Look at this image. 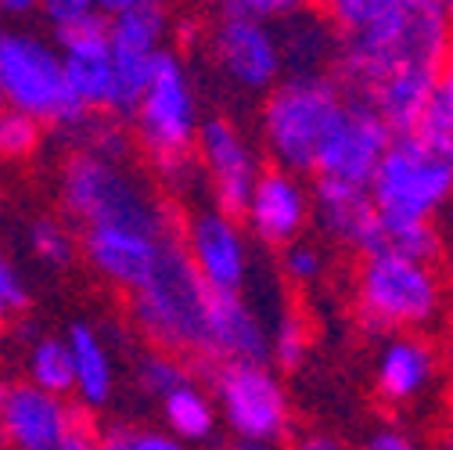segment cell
Masks as SVG:
<instances>
[{"instance_id":"1","label":"cell","mask_w":453,"mask_h":450,"mask_svg":"<svg viewBox=\"0 0 453 450\" xmlns=\"http://www.w3.org/2000/svg\"><path fill=\"white\" fill-rule=\"evenodd\" d=\"M327 15L342 33V87L357 101L407 69H442L453 43V8L435 0H338Z\"/></svg>"},{"instance_id":"2","label":"cell","mask_w":453,"mask_h":450,"mask_svg":"<svg viewBox=\"0 0 453 450\" xmlns=\"http://www.w3.org/2000/svg\"><path fill=\"white\" fill-rule=\"evenodd\" d=\"M212 292L202 274L195 270L184 238L165 249L158 274L151 285L141 289L130 303L137 328L162 350V353H198L205 357L209 346V306Z\"/></svg>"},{"instance_id":"3","label":"cell","mask_w":453,"mask_h":450,"mask_svg":"<svg viewBox=\"0 0 453 450\" xmlns=\"http://www.w3.org/2000/svg\"><path fill=\"white\" fill-rule=\"evenodd\" d=\"M346 94L320 73H296L280 80L263 108V137L280 170L317 174V155L346 112Z\"/></svg>"},{"instance_id":"4","label":"cell","mask_w":453,"mask_h":450,"mask_svg":"<svg viewBox=\"0 0 453 450\" xmlns=\"http://www.w3.org/2000/svg\"><path fill=\"white\" fill-rule=\"evenodd\" d=\"M62 202L87 228H144L173 231L165 206L151 188L116 159L76 151L62 174Z\"/></svg>"},{"instance_id":"5","label":"cell","mask_w":453,"mask_h":450,"mask_svg":"<svg viewBox=\"0 0 453 450\" xmlns=\"http://www.w3.org/2000/svg\"><path fill=\"white\" fill-rule=\"evenodd\" d=\"M0 80H4L8 108H19L40 123L83 127L90 120V112H83L69 90L62 47L43 40L40 33H0Z\"/></svg>"},{"instance_id":"6","label":"cell","mask_w":453,"mask_h":450,"mask_svg":"<svg viewBox=\"0 0 453 450\" xmlns=\"http://www.w3.org/2000/svg\"><path fill=\"white\" fill-rule=\"evenodd\" d=\"M134 123H137L141 144L148 148L158 170L169 177H180L191 162V151L198 148L202 123H198V101H195L188 69L173 50L158 54L155 80L141 108L134 112Z\"/></svg>"},{"instance_id":"7","label":"cell","mask_w":453,"mask_h":450,"mask_svg":"<svg viewBox=\"0 0 453 450\" xmlns=\"http://www.w3.org/2000/svg\"><path fill=\"white\" fill-rule=\"evenodd\" d=\"M449 191L453 159L418 137H395L371 181V198L385 223H428Z\"/></svg>"},{"instance_id":"8","label":"cell","mask_w":453,"mask_h":450,"mask_svg":"<svg viewBox=\"0 0 453 450\" xmlns=\"http://www.w3.org/2000/svg\"><path fill=\"white\" fill-rule=\"evenodd\" d=\"M439 310V285L425 263L367 256L360 267V321L367 331L425 324Z\"/></svg>"},{"instance_id":"9","label":"cell","mask_w":453,"mask_h":450,"mask_svg":"<svg viewBox=\"0 0 453 450\" xmlns=\"http://www.w3.org/2000/svg\"><path fill=\"white\" fill-rule=\"evenodd\" d=\"M216 404L234 436L252 446H270L288 432V397L280 378L259 361H231L212 375Z\"/></svg>"},{"instance_id":"10","label":"cell","mask_w":453,"mask_h":450,"mask_svg":"<svg viewBox=\"0 0 453 450\" xmlns=\"http://www.w3.org/2000/svg\"><path fill=\"white\" fill-rule=\"evenodd\" d=\"M392 141L395 137L378 112L367 101L349 97L342 120H338V127L331 130V137L324 141V148L317 155V177L371 188Z\"/></svg>"},{"instance_id":"11","label":"cell","mask_w":453,"mask_h":450,"mask_svg":"<svg viewBox=\"0 0 453 450\" xmlns=\"http://www.w3.org/2000/svg\"><path fill=\"white\" fill-rule=\"evenodd\" d=\"M177 242V231H144V228H87L83 231V256L90 267L137 296L151 285V277L162 267L165 249Z\"/></svg>"},{"instance_id":"12","label":"cell","mask_w":453,"mask_h":450,"mask_svg":"<svg viewBox=\"0 0 453 450\" xmlns=\"http://www.w3.org/2000/svg\"><path fill=\"white\" fill-rule=\"evenodd\" d=\"M198 159H202V170L209 174L212 184V198L216 209L226 216H245L249 198L259 184V162L252 155V148L245 144V137L238 134V127L223 116H212L202 123L198 130Z\"/></svg>"},{"instance_id":"13","label":"cell","mask_w":453,"mask_h":450,"mask_svg":"<svg viewBox=\"0 0 453 450\" xmlns=\"http://www.w3.org/2000/svg\"><path fill=\"white\" fill-rule=\"evenodd\" d=\"M184 249L209 289L242 296L249 277V245L234 216L219 209L191 213L184 223Z\"/></svg>"},{"instance_id":"14","label":"cell","mask_w":453,"mask_h":450,"mask_svg":"<svg viewBox=\"0 0 453 450\" xmlns=\"http://www.w3.org/2000/svg\"><path fill=\"white\" fill-rule=\"evenodd\" d=\"M212 50L216 62L245 90H273L285 54H280V40L270 29V22L245 19V15H219V26L212 33Z\"/></svg>"},{"instance_id":"15","label":"cell","mask_w":453,"mask_h":450,"mask_svg":"<svg viewBox=\"0 0 453 450\" xmlns=\"http://www.w3.org/2000/svg\"><path fill=\"white\" fill-rule=\"evenodd\" d=\"M76 425L80 422L62 397H50L29 382L12 385L8 407L0 411V436L12 450H58Z\"/></svg>"},{"instance_id":"16","label":"cell","mask_w":453,"mask_h":450,"mask_svg":"<svg viewBox=\"0 0 453 450\" xmlns=\"http://www.w3.org/2000/svg\"><path fill=\"white\" fill-rule=\"evenodd\" d=\"M313 202H317V216L324 223V231L331 238L360 249L364 256H378L381 252L385 220H381V213H378V206L371 198V188L317 177Z\"/></svg>"},{"instance_id":"17","label":"cell","mask_w":453,"mask_h":450,"mask_svg":"<svg viewBox=\"0 0 453 450\" xmlns=\"http://www.w3.org/2000/svg\"><path fill=\"white\" fill-rule=\"evenodd\" d=\"M306 216H310V191L303 188V181L288 170H263L245 209L252 235L270 245L288 249L303 235Z\"/></svg>"},{"instance_id":"18","label":"cell","mask_w":453,"mask_h":450,"mask_svg":"<svg viewBox=\"0 0 453 450\" xmlns=\"http://www.w3.org/2000/svg\"><path fill=\"white\" fill-rule=\"evenodd\" d=\"M62 47L69 90L83 112H111V94H116V66H111V40L108 29H94L73 36Z\"/></svg>"},{"instance_id":"19","label":"cell","mask_w":453,"mask_h":450,"mask_svg":"<svg viewBox=\"0 0 453 450\" xmlns=\"http://www.w3.org/2000/svg\"><path fill=\"white\" fill-rule=\"evenodd\" d=\"M101 12L108 19V40L119 50L162 54L165 36V8L155 0H101Z\"/></svg>"},{"instance_id":"20","label":"cell","mask_w":453,"mask_h":450,"mask_svg":"<svg viewBox=\"0 0 453 450\" xmlns=\"http://www.w3.org/2000/svg\"><path fill=\"white\" fill-rule=\"evenodd\" d=\"M69 350L76 364V397L83 407H104L116 392V364H111L108 346L90 324H73L69 328Z\"/></svg>"},{"instance_id":"21","label":"cell","mask_w":453,"mask_h":450,"mask_svg":"<svg viewBox=\"0 0 453 450\" xmlns=\"http://www.w3.org/2000/svg\"><path fill=\"white\" fill-rule=\"evenodd\" d=\"M435 371V357L428 350V343L421 339H395L381 350L378 361V389L385 392L388 400H411L428 385Z\"/></svg>"},{"instance_id":"22","label":"cell","mask_w":453,"mask_h":450,"mask_svg":"<svg viewBox=\"0 0 453 450\" xmlns=\"http://www.w3.org/2000/svg\"><path fill=\"white\" fill-rule=\"evenodd\" d=\"M26 375H29V385L50 392V397L65 400V392H76V364H73L69 339H62V335L36 339L26 357Z\"/></svg>"},{"instance_id":"23","label":"cell","mask_w":453,"mask_h":450,"mask_svg":"<svg viewBox=\"0 0 453 450\" xmlns=\"http://www.w3.org/2000/svg\"><path fill=\"white\" fill-rule=\"evenodd\" d=\"M162 418L180 443H202L216 432V404L195 382L180 385L177 392H169L162 400Z\"/></svg>"},{"instance_id":"24","label":"cell","mask_w":453,"mask_h":450,"mask_svg":"<svg viewBox=\"0 0 453 450\" xmlns=\"http://www.w3.org/2000/svg\"><path fill=\"white\" fill-rule=\"evenodd\" d=\"M411 137H418L421 144H428V148H435V151L453 159V43L446 50L435 94H432L425 116H421V123H418V130Z\"/></svg>"},{"instance_id":"25","label":"cell","mask_w":453,"mask_h":450,"mask_svg":"<svg viewBox=\"0 0 453 450\" xmlns=\"http://www.w3.org/2000/svg\"><path fill=\"white\" fill-rule=\"evenodd\" d=\"M40 15L47 19L54 43H65V40L94 33V29H108L101 4H90V0H47L40 8Z\"/></svg>"},{"instance_id":"26","label":"cell","mask_w":453,"mask_h":450,"mask_svg":"<svg viewBox=\"0 0 453 450\" xmlns=\"http://www.w3.org/2000/svg\"><path fill=\"white\" fill-rule=\"evenodd\" d=\"M191 378H188V371H184V364L173 357V353H148V357H141L137 361V385L148 392V397H158V400H165L169 392H177L180 385H188Z\"/></svg>"},{"instance_id":"27","label":"cell","mask_w":453,"mask_h":450,"mask_svg":"<svg viewBox=\"0 0 453 450\" xmlns=\"http://www.w3.org/2000/svg\"><path fill=\"white\" fill-rule=\"evenodd\" d=\"M29 249L47 267H69L73 256H76V238H73L69 228H62L58 220L43 216L29 228Z\"/></svg>"},{"instance_id":"28","label":"cell","mask_w":453,"mask_h":450,"mask_svg":"<svg viewBox=\"0 0 453 450\" xmlns=\"http://www.w3.org/2000/svg\"><path fill=\"white\" fill-rule=\"evenodd\" d=\"M40 130L43 123L26 116L19 108L0 112V159H26L40 148Z\"/></svg>"},{"instance_id":"29","label":"cell","mask_w":453,"mask_h":450,"mask_svg":"<svg viewBox=\"0 0 453 450\" xmlns=\"http://www.w3.org/2000/svg\"><path fill=\"white\" fill-rule=\"evenodd\" d=\"M306 350H310V324L303 321V314H285L270 335V357L292 371L306 361Z\"/></svg>"},{"instance_id":"30","label":"cell","mask_w":453,"mask_h":450,"mask_svg":"<svg viewBox=\"0 0 453 450\" xmlns=\"http://www.w3.org/2000/svg\"><path fill=\"white\" fill-rule=\"evenodd\" d=\"M280 267H285V274L292 281H313L320 274V252L306 242H296L280 252Z\"/></svg>"},{"instance_id":"31","label":"cell","mask_w":453,"mask_h":450,"mask_svg":"<svg viewBox=\"0 0 453 450\" xmlns=\"http://www.w3.org/2000/svg\"><path fill=\"white\" fill-rule=\"evenodd\" d=\"M299 8L288 4V0H234V4H223L219 15H245V19H259L270 22L277 15H296Z\"/></svg>"},{"instance_id":"32","label":"cell","mask_w":453,"mask_h":450,"mask_svg":"<svg viewBox=\"0 0 453 450\" xmlns=\"http://www.w3.org/2000/svg\"><path fill=\"white\" fill-rule=\"evenodd\" d=\"M0 299L8 303V310H26L29 306V289L26 277L15 270V263L0 252Z\"/></svg>"},{"instance_id":"33","label":"cell","mask_w":453,"mask_h":450,"mask_svg":"<svg viewBox=\"0 0 453 450\" xmlns=\"http://www.w3.org/2000/svg\"><path fill=\"white\" fill-rule=\"evenodd\" d=\"M130 450H188L173 432H158V429H137L127 436Z\"/></svg>"},{"instance_id":"34","label":"cell","mask_w":453,"mask_h":450,"mask_svg":"<svg viewBox=\"0 0 453 450\" xmlns=\"http://www.w3.org/2000/svg\"><path fill=\"white\" fill-rule=\"evenodd\" d=\"M367 450H418L407 436H400V432H378L371 443H367Z\"/></svg>"},{"instance_id":"35","label":"cell","mask_w":453,"mask_h":450,"mask_svg":"<svg viewBox=\"0 0 453 450\" xmlns=\"http://www.w3.org/2000/svg\"><path fill=\"white\" fill-rule=\"evenodd\" d=\"M94 446H97V436H94L87 425H76V429H73V436H69L58 450H94Z\"/></svg>"},{"instance_id":"36","label":"cell","mask_w":453,"mask_h":450,"mask_svg":"<svg viewBox=\"0 0 453 450\" xmlns=\"http://www.w3.org/2000/svg\"><path fill=\"white\" fill-rule=\"evenodd\" d=\"M296 450H346V443H338L334 436H324V432H313V436H306Z\"/></svg>"},{"instance_id":"37","label":"cell","mask_w":453,"mask_h":450,"mask_svg":"<svg viewBox=\"0 0 453 450\" xmlns=\"http://www.w3.org/2000/svg\"><path fill=\"white\" fill-rule=\"evenodd\" d=\"M4 15H15V19H29V15H36L43 4H33V0H4Z\"/></svg>"},{"instance_id":"38","label":"cell","mask_w":453,"mask_h":450,"mask_svg":"<svg viewBox=\"0 0 453 450\" xmlns=\"http://www.w3.org/2000/svg\"><path fill=\"white\" fill-rule=\"evenodd\" d=\"M94 450H130V446H127V436H104V439H97Z\"/></svg>"},{"instance_id":"39","label":"cell","mask_w":453,"mask_h":450,"mask_svg":"<svg viewBox=\"0 0 453 450\" xmlns=\"http://www.w3.org/2000/svg\"><path fill=\"white\" fill-rule=\"evenodd\" d=\"M8 397H12V382H4V378H0V411L8 407Z\"/></svg>"},{"instance_id":"40","label":"cell","mask_w":453,"mask_h":450,"mask_svg":"<svg viewBox=\"0 0 453 450\" xmlns=\"http://www.w3.org/2000/svg\"><path fill=\"white\" fill-rule=\"evenodd\" d=\"M8 108V94H4V80H0V112Z\"/></svg>"},{"instance_id":"41","label":"cell","mask_w":453,"mask_h":450,"mask_svg":"<svg viewBox=\"0 0 453 450\" xmlns=\"http://www.w3.org/2000/svg\"><path fill=\"white\" fill-rule=\"evenodd\" d=\"M8 314H12V310H8V303L0 299V324H4V317H8Z\"/></svg>"},{"instance_id":"42","label":"cell","mask_w":453,"mask_h":450,"mask_svg":"<svg viewBox=\"0 0 453 450\" xmlns=\"http://www.w3.org/2000/svg\"><path fill=\"white\" fill-rule=\"evenodd\" d=\"M242 450H273V446H252V443H245Z\"/></svg>"},{"instance_id":"43","label":"cell","mask_w":453,"mask_h":450,"mask_svg":"<svg viewBox=\"0 0 453 450\" xmlns=\"http://www.w3.org/2000/svg\"><path fill=\"white\" fill-rule=\"evenodd\" d=\"M446 450H453V432H449V439H446Z\"/></svg>"},{"instance_id":"44","label":"cell","mask_w":453,"mask_h":450,"mask_svg":"<svg viewBox=\"0 0 453 450\" xmlns=\"http://www.w3.org/2000/svg\"><path fill=\"white\" fill-rule=\"evenodd\" d=\"M0 19H4V8H0ZM0 33H4V29H0Z\"/></svg>"}]
</instances>
